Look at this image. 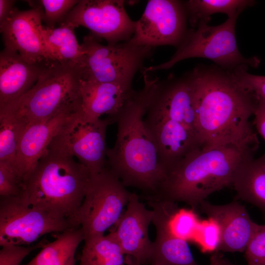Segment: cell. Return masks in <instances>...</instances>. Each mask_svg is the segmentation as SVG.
<instances>
[{
	"label": "cell",
	"instance_id": "obj_11",
	"mask_svg": "<svg viewBox=\"0 0 265 265\" xmlns=\"http://www.w3.org/2000/svg\"><path fill=\"white\" fill-rule=\"evenodd\" d=\"M124 3L123 0H80L60 25L85 27L107 44L128 41L134 33L136 21L129 17Z\"/></svg>",
	"mask_w": 265,
	"mask_h": 265
},
{
	"label": "cell",
	"instance_id": "obj_18",
	"mask_svg": "<svg viewBox=\"0 0 265 265\" xmlns=\"http://www.w3.org/2000/svg\"><path fill=\"white\" fill-rule=\"evenodd\" d=\"M144 121L166 174L188 154L202 148L195 133L177 122L146 113Z\"/></svg>",
	"mask_w": 265,
	"mask_h": 265
},
{
	"label": "cell",
	"instance_id": "obj_14",
	"mask_svg": "<svg viewBox=\"0 0 265 265\" xmlns=\"http://www.w3.org/2000/svg\"><path fill=\"white\" fill-rule=\"evenodd\" d=\"M146 113L177 122L193 132L197 137L191 72L180 77L171 75L164 80H159Z\"/></svg>",
	"mask_w": 265,
	"mask_h": 265
},
{
	"label": "cell",
	"instance_id": "obj_9",
	"mask_svg": "<svg viewBox=\"0 0 265 265\" xmlns=\"http://www.w3.org/2000/svg\"><path fill=\"white\" fill-rule=\"evenodd\" d=\"M79 227L29 204L23 195L0 197V245H29L43 235Z\"/></svg>",
	"mask_w": 265,
	"mask_h": 265
},
{
	"label": "cell",
	"instance_id": "obj_23",
	"mask_svg": "<svg viewBox=\"0 0 265 265\" xmlns=\"http://www.w3.org/2000/svg\"><path fill=\"white\" fill-rule=\"evenodd\" d=\"M74 29L70 26L64 25L56 28L42 25L39 27L44 45L53 59L80 70L83 61L84 53Z\"/></svg>",
	"mask_w": 265,
	"mask_h": 265
},
{
	"label": "cell",
	"instance_id": "obj_12",
	"mask_svg": "<svg viewBox=\"0 0 265 265\" xmlns=\"http://www.w3.org/2000/svg\"><path fill=\"white\" fill-rule=\"evenodd\" d=\"M187 18L183 2L150 0L141 18L136 21L134 33L129 41L152 48L163 45L177 48L188 31Z\"/></svg>",
	"mask_w": 265,
	"mask_h": 265
},
{
	"label": "cell",
	"instance_id": "obj_20",
	"mask_svg": "<svg viewBox=\"0 0 265 265\" xmlns=\"http://www.w3.org/2000/svg\"><path fill=\"white\" fill-rule=\"evenodd\" d=\"M51 62L31 63L4 48L0 53V109L28 92Z\"/></svg>",
	"mask_w": 265,
	"mask_h": 265
},
{
	"label": "cell",
	"instance_id": "obj_35",
	"mask_svg": "<svg viewBox=\"0 0 265 265\" xmlns=\"http://www.w3.org/2000/svg\"><path fill=\"white\" fill-rule=\"evenodd\" d=\"M252 124L265 141V100H257Z\"/></svg>",
	"mask_w": 265,
	"mask_h": 265
},
{
	"label": "cell",
	"instance_id": "obj_6",
	"mask_svg": "<svg viewBox=\"0 0 265 265\" xmlns=\"http://www.w3.org/2000/svg\"><path fill=\"white\" fill-rule=\"evenodd\" d=\"M238 15L228 17L221 25L211 26L202 21L196 29L187 31L181 44L170 59L160 64L143 67L142 73H148L172 67L178 62L189 58L201 57L213 61L217 66L233 71L245 65L257 68L258 57L246 58L238 48L235 27Z\"/></svg>",
	"mask_w": 265,
	"mask_h": 265
},
{
	"label": "cell",
	"instance_id": "obj_13",
	"mask_svg": "<svg viewBox=\"0 0 265 265\" xmlns=\"http://www.w3.org/2000/svg\"><path fill=\"white\" fill-rule=\"evenodd\" d=\"M39 10H20L14 7L0 24L4 48L17 53L26 61L39 63L54 61L47 51L39 31L42 25Z\"/></svg>",
	"mask_w": 265,
	"mask_h": 265
},
{
	"label": "cell",
	"instance_id": "obj_17",
	"mask_svg": "<svg viewBox=\"0 0 265 265\" xmlns=\"http://www.w3.org/2000/svg\"><path fill=\"white\" fill-rule=\"evenodd\" d=\"M198 208L216 222L220 232L216 252H244L259 224L250 218L245 207L237 201L214 205L204 200Z\"/></svg>",
	"mask_w": 265,
	"mask_h": 265
},
{
	"label": "cell",
	"instance_id": "obj_2",
	"mask_svg": "<svg viewBox=\"0 0 265 265\" xmlns=\"http://www.w3.org/2000/svg\"><path fill=\"white\" fill-rule=\"evenodd\" d=\"M144 86L133 92L114 118L117 124L115 144L107 150V167L127 187L154 195L165 178L155 142L144 121L147 106L159 80L142 73Z\"/></svg>",
	"mask_w": 265,
	"mask_h": 265
},
{
	"label": "cell",
	"instance_id": "obj_28",
	"mask_svg": "<svg viewBox=\"0 0 265 265\" xmlns=\"http://www.w3.org/2000/svg\"><path fill=\"white\" fill-rule=\"evenodd\" d=\"M32 8L39 10L42 21L47 26L53 27L56 23L61 22L80 0H28Z\"/></svg>",
	"mask_w": 265,
	"mask_h": 265
},
{
	"label": "cell",
	"instance_id": "obj_36",
	"mask_svg": "<svg viewBox=\"0 0 265 265\" xmlns=\"http://www.w3.org/2000/svg\"><path fill=\"white\" fill-rule=\"evenodd\" d=\"M15 0H0V24L9 16L14 8Z\"/></svg>",
	"mask_w": 265,
	"mask_h": 265
},
{
	"label": "cell",
	"instance_id": "obj_37",
	"mask_svg": "<svg viewBox=\"0 0 265 265\" xmlns=\"http://www.w3.org/2000/svg\"><path fill=\"white\" fill-rule=\"evenodd\" d=\"M222 258L218 252H216L211 257L209 265H222L221 261Z\"/></svg>",
	"mask_w": 265,
	"mask_h": 265
},
{
	"label": "cell",
	"instance_id": "obj_15",
	"mask_svg": "<svg viewBox=\"0 0 265 265\" xmlns=\"http://www.w3.org/2000/svg\"><path fill=\"white\" fill-rule=\"evenodd\" d=\"M148 201L154 212L152 223L156 229L148 265H199L187 241L176 237L170 228V218L179 209L176 203L159 200Z\"/></svg>",
	"mask_w": 265,
	"mask_h": 265
},
{
	"label": "cell",
	"instance_id": "obj_25",
	"mask_svg": "<svg viewBox=\"0 0 265 265\" xmlns=\"http://www.w3.org/2000/svg\"><path fill=\"white\" fill-rule=\"evenodd\" d=\"M79 265H125V255L112 231L84 241Z\"/></svg>",
	"mask_w": 265,
	"mask_h": 265
},
{
	"label": "cell",
	"instance_id": "obj_8",
	"mask_svg": "<svg viewBox=\"0 0 265 265\" xmlns=\"http://www.w3.org/2000/svg\"><path fill=\"white\" fill-rule=\"evenodd\" d=\"M132 192L107 166L91 174L86 193L76 216L84 240L98 238L116 224Z\"/></svg>",
	"mask_w": 265,
	"mask_h": 265
},
{
	"label": "cell",
	"instance_id": "obj_39",
	"mask_svg": "<svg viewBox=\"0 0 265 265\" xmlns=\"http://www.w3.org/2000/svg\"><path fill=\"white\" fill-rule=\"evenodd\" d=\"M221 264L222 265H236L231 263L228 260L225 259L223 258L222 259Z\"/></svg>",
	"mask_w": 265,
	"mask_h": 265
},
{
	"label": "cell",
	"instance_id": "obj_26",
	"mask_svg": "<svg viewBox=\"0 0 265 265\" xmlns=\"http://www.w3.org/2000/svg\"><path fill=\"white\" fill-rule=\"evenodd\" d=\"M187 17L194 27L202 21L209 22L211 15L222 13L228 17L239 14L255 3L248 0H189L184 2Z\"/></svg>",
	"mask_w": 265,
	"mask_h": 265
},
{
	"label": "cell",
	"instance_id": "obj_3",
	"mask_svg": "<svg viewBox=\"0 0 265 265\" xmlns=\"http://www.w3.org/2000/svg\"><path fill=\"white\" fill-rule=\"evenodd\" d=\"M254 155L233 146L197 149L168 171L157 192L145 199L197 207L212 193L231 186L238 165Z\"/></svg>",
	"mask_w": 265,
	"mask_h": 265
},
{
	"label": "cell",
	"instance_id": "obj_5",
	"mask_svg": "<svg viewBox=\"0 0 265 265\" xmlns=\"http://www.w3.org/2000/svg\"><path fill=\"white\" fill-rule=\"evenodd\" d=\"M81 80L79 69L53 61L28 92L0 113L13 117L24 130L80 103Z\"/></svg>",
	"mask_w": 265,
	"mask_h": 265
},
{
	"label": "cell",
	"instance_id": "obj_1",
	"mask_svg": "<svg viewBox=\"0 0 265 265\" xmlns=\"http://www.w3.org/2000/svg\"><path fill=\"white\" fill-rule=\"evenodd\" d=\"M195 130L202 148L233 146L255 154L259 141L249 119L258 100L232 71L217 66L191 72Z\"/></svg>",
	"mask_w": 265,
	"mask_h": 265
},
{
	"label": "cell",
	"instance_id": "obj_10",
	"mask_svg": "<svg viewBox=\"0 0 265 265\" xmlns=\"http://www.w3.org/2000/svg\"><path fill=\"white\" fill-rule=\"evenodd\" d=\"M113 123L108 117L87 121L79 110L65 124L49 146L77 158L91 174L99 173L107 165L106 131Z\"/></svg>",
	"mask_w": 265,
	"mask_h": 265
},
{
	"label": "cell",
	"instance_id": "obj_29",
	"mask_svg": "<svg viewBox=\"0 0 265 265\" xmlns=\"http://www.w3.org/2000/svg\"><path fill=\"white\" fill-rule=\"evenodd\" d=\"M169 224L174 235L187 241L197 233L200 222L192 210L179 209L171 216Z\"/></svg>",
	"mask_w": 265,
	"mask_h": 265
},
{
	"label": "cell",
	"instance_id": "obj_30",
	"mask_svg": "<svg viewBox=\"0 0 265 265\" xmlns=\"http://www.w3.org/2000/svg\"><path fill=\"white\" fill-rule=\"evenodd\" d=\"M25 188V180L16 168L0 162V197L21 195Z\"/></svg>",
	"mask_w": 265,
	"mask_h": 265
},
{
	"label": "cell",
	"instance_id": "obj_32",
	"mask_svg": "<svg viewBox=\"0 0 265 265\" xmlns=\"http://www.w3.org/2000/svg\"><path fill=\"white\" fill-rule=\"evenodd\" d=\"M244 252L248 265H265V222L259 225Z\"/></svg>",
	"mask_w": 265,
	"mask_h": 265
},
{
	"label": "cell",
	"instance_id": "obj_22",
	"mask_svg": "<svg viewBox=\"0 0 265 265\" xmlns=\"http://www.w3.org/2000/svg\"><path fill=\"white\" fill-rule=\"evenodd\" d=\"M237 197L259 209L265 215V153L243 160L236 169L231 184Z\"/></svg>",
	"mask_w": 265,
	"mask_h": 265
},
{
	"label": "cell",
	"instance_id": "obj_34",
	"mask_svg": "<svg viewBox=\"0 0 265 265\" xmlns=\"http://www.w3.org/2000/svg\"><path fill=\"white\" fill-rule=\"evenodd\" d=\"M199 234L200 244L204 251H216L220 240V229L211 218L200 223L197 231Z\"/></svg>",
	"mask_w": 265,
	"mask_h": 265
},
{
	"label": "cell",
	"instance_id": "obj_7",
	"mask_svg": "<svg viewBox=\"0 0 265 265\" xmlns=\"http://www.w3.org/2000/svg\"><path fill=\"white\" fill-rule=\"evenodd\" d=\"M81 45L84 53L80 70L81 80L128 85H132L135 74L153 49L129 40L105 45L91 34L84 37Z\"/></svg>",
	"mask_w": 265,
	"mask_h": 265
},
{
	"label": "cell",
	"instance_id": "obj_31",
	"mask_svg": "<svg viewBox=\"0 0 265 265\" xmlns=\"http://www.w3.org/2000/svg\"><path fill=\"white\" fill-rule=\"evenodd\" d=\"M248 66H240L232 71L239 83L256 98L265 100V76L247 72Z\"/></svg>",
	"mask_w": 265,
	"mask_h": 265
},
{
	"label": "cell",
	"instance_id": "obj_38",
	"mask_svg": "<svg viewBox=\"0 0 265 265\" xmlns=\"http://www.w3.org/2000/svg\"><path fill=\"white\" fill-rule=\"evenodd\" d=\"M125 259L126 263L128 265H142L129 257H126Z\"/></svg>",
	"mask_w": 265,
	"mask_h": 265
},
{
	"label": "cell",
	"instance_id": "obj_4",
	"mask_svg": "<svg viewBox=\"0 0 265 265\" xmlns=\"http://www.w3.org/2000/svg\"><path fill=\"white\" fill-rule=\"evenodd\" d=\"M90 176L73 157L48 146L26 180L22 195L31 205L79 226L76 216Z\"/></svg>",
	"mask_w": 265,
	"mask_h": 265
},
{
	"label": "cell",
	"instance_id": "obj_27",
	"mask_svg": "<svg viewBox=\"0 0 265 265\" xmlns=\"http://www.w3.org/2000/svg\"><path fill=\"white\" fill-rule=\"evenodd\" d=\"M23 131L21 125L13 117L0 113V162L15 167L19 143Z\"/></svg>",
	"mask_w": 265,
	"mask_h": 265
},
{
	"label": "cell",
	"instance_id": "obj_24",
	"mask_svg": "<svg viewBox=\"0 0 265 265\" xmlns=\"http://www.w3.org/2000/svg\"><path fill=\"white\" fill-rule=\"evenodd\" d=\"M84 238L80 226L57 233L53 241L47 242L32 260L23 265H76L75 253Z\"/></svg>",
	"mask_w": 265,
	"mask_h": 265
},
{
	"label": "cell",
	"instance_id": "obj_21",
	"mask_svg": "<svg viewBox=\"0 0 265 265\" xmlns=\"http://www.w3.org/2000/svg\"><path fill=\"white\" fill-rule=\"evenodd\" d=\"M134 91L132 85L81 80L80 113L87 121H96L103 115L114 121Z\"/></svg>",
	"mask_w": 265,
	"mask_h": 265
},
{
	"label": "cell",
	"instance_id": "obj_16",
	"mask_svg": "<svg viewBox=\"0 0 265 265\" xmlns=\"http://www.w3.org/2000/svg\"><path fill=\"white\" fill-rule=\"evenodd\" d=\"M154 212L147 209L139 197L132 193L126 209L112 231L126 257L142 265L148 264L153 242L150 239L149 227Z\"/></svg>",
	"mask_w": 265,
	"mask_h": 265
},
{
	"label": "cell",
	"instance_id": "obj_19",
	"mask_svg": "<svg viewBox=\"0 0 265 265\" xmlns=\"http://www.w3.org/2000/svg\"><path fill=\"white\" fill-rule=\"evenodd\" d=\"M80 107V103L25 128L19 143L15 167L25 182L53 138Z\"/></svg>",
	"mask_w": 265,
	"mask_h": 265
},
{
	"label": "cell",
	"instance_id": "obj_33",
	"mask_svg": "<svg viewBox=\"0 0 265 265\" xmlns=\"http://www.w3.org/2000/svg\"><path fill=\"white\" fill-rule=\"evenodd\" d=\"M47 241L43 239L38 243L24 246L12 244L5 245L0 250V265H20L24 258L33 251L42 248Z\"/></svg>",
	"mask_w": 265,
	"mask_h": 265
}]
</instances>
